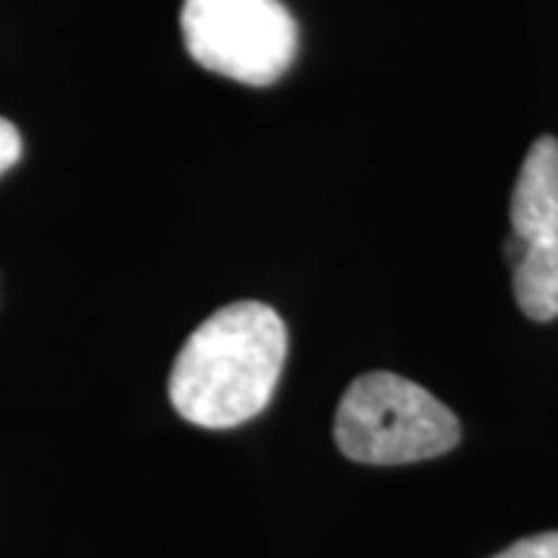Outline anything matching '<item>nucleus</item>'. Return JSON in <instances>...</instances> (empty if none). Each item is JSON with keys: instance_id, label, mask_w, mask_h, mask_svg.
Listing matches in <instances>:
<instances>
[{"instance_id": "6", "label": "nucleus", "mask_w": 558, "mask_h": 558, "mask_svg": "<svg viewBox=\"0 0 558 558\" xmlns=\"http://www.w3.org/2000/svg\"><path fill=\"white\" fill-rule=\"evenodd\" d=\"M22 156V137L13 121L0 119V174H7Z\"/></svg>"}, {"instance_id": "2", "label": "nucleus", "mask_w": 558, "mask_h": 558, "mask_svg": "<svg viewBox=\"0 0 558 558\" xmlns=\"http://www.w3.org/2000/svg\"><path fill=\"white\" fill-rule=\"evenodd\" d=\"M336 444L363 465H407L450 453L462 438L457 413L416 381L366 373L336 410Z\"/></svg>"}, {"instance_id": "5", "label": "nucleus", "mask_w": 558, "mask_h": 558, "mask_svg": "<svg viewBox=\"0 0 558 558\" xmlns=\"http://www.w3.org/2000/svg\"><path fill=\"white\" fill-rule=\"evenodd\" d=\"M494 558H558V531L519 539Z\"/></svg>"}, {"instance_id": "3", "label": "nucleus", "mask_w": 558, "mask_h": 558, "mask_svg": "<svg viewBox=\"0 0 558 558\" xmlns=\"http://www.w3.org/2000/svg\"><path fill=\"white\" fill-rule=\"evenodd\" d=\"M180 28L202 69L248 87L277 84L299 53V25L279 0H183Z\"/></svg>"}, {"instance_id": "1", "label": "nucleus", "mask_w": 558, "mask_h": 558, "mask_svg": "<svg viewBox=\"0 0 558 558\" xmlns=\"http://www.w3.org/2000/svg\"><path fill=\"white\" fill-rule=\"evenodd\" d=\"M286 323L260 301H236L183 341L168 395L180 416L202 428L255 418L277 391L286 363Z\"/></svg>"}, {"instance_id": "4", "label": "nucleus", "mask_w": 558, "mask_h": 558, "mask_svg": "<svg viewBox=\"0 0 558 558\" xmlns=\"http://www.w3.org/2000/svg\"><path fill=\"white\" fill-rule=\"evenodd\" d=\"M506 258L521 314L534 323L558 319V140L539 137L521 165Z\"/></svg>"}]
</instances>
